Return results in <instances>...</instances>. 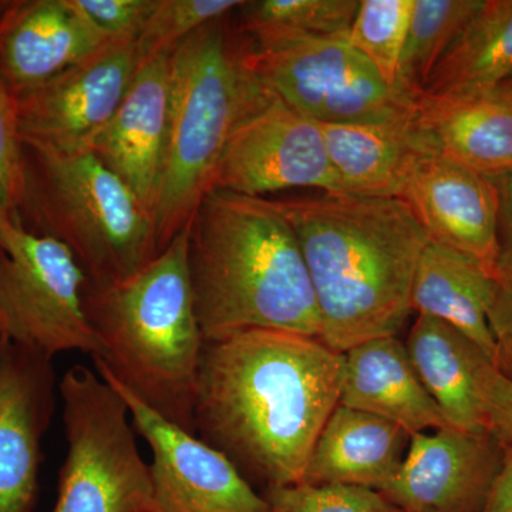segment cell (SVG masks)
Listing matches in <instances>:
<instances>
[{
  "label": "cell",
  "instance_id": "cell-1",
  "mask_svg": "<svg viewBox=\"0 0 512 512\" xmlns=\"http://www.w3.org/2000/svg\"><path fill=\"white\" fill-rule=\"evenodd\" d=\"M342 375L343 353L298 333L255 329L205 342L195 433L252 485L302 483Z\"/></svg>",
  "mask_w": 512,
  "mask_h": 512
},
{
  "label": "cell",
  "instance_id": "cell-2",
  "mask_svg": "<svg viewBox=\"0 0 512 512\" xmlns=\"http://www.w3.org/2000/svg\"><path fill=\"white\" fill-rule=\"evenodd\" d=\"M311 276L319 340L339 353L397 336L430 238L402 198L323 194L278 201Z\"/></svg>",
  "mask_w": 512,
  "mask_h": 512
},
{
  "label": "cell",
  "instance_id": "cell-3",
  "mask_svg": "<svg viewBox=\"0 0 512 512\" xmlns=\"http://www.w3.org/2000/svg\"><path fill=\"white\" fill-rule=\"evenodd\" d=\"M188 274L205 342L268 329L318 338V306L278 201L212 188L190 224Z\"/></svg>",
  "mask_w": 512,
  "mask_h": 512
},
{
  "label": "cell",
  "instance_id": "cell-4",
  "mask_svg": "<svg viewBox=\"0 0 512 512\" xmlns=\"http://www.w3.org/2000/svg\"><path fill=\"white\" fill-rule=\"evenodd\" d=\"M190 225L137 274L109 284L87 279L83 302L97 340L96 372L188 433L205 340L188 274Z\"/></svg>",
  "mask_w": 512,
  "mask_h": 512
},
{
  "label": "cell",
  "instance_id": "cell-5",
  "mask_svg": "<svg viewBox=\"0 0 512 512\" xmlns=\"http://www.w3.org/2000/svg\"><path fill=\"white\" fill-rule=\"evenodd\" d=\"M228 18L208 23L171 52L167 138L151 207L160 251L191 224L232 131L266 93Z\"/></svg>",
  "mask_w": 512,
  "mask_h": 512
},
{
  "label": "cell",
  "instance_id": "cell-6",
  "mask_svg": "<svg viewBox=\"0 0 512 512\" xmlns=\"http://www.w3.org/2000/svg\"><path fill=\"white\" fill-rule=\"evenodd\" d=\"M29 151L35 168L23 207L39 234L70 248L90 282L121 281L161 254L150 208L93 153Z\"/></svg>",
  "mask_w": 512,
  "mask_h": 512
},
{
  "label": "cell",
  "instance_id": "cell-7",
  "mask_svg": "<svg viewBox=\"0 0 512 512\" xmlns=\"http://www.w3.org/2000/svg\"><path fill=\"white\" fill-rule=\"evenodd\" d=\"M66 457L52 512H146L150 464L138 450L120 393L83 365L59 382Z\"/></svg>",
  "mask_w": 512,
  "mask_h": 512
},
{
  "label": "cell",
  "instance_id": "cell-8",
  "mask_svg": "<svg viewBox=\"0 0 512 512\" xmlns=\"http://www.w3.org/2000/svg\"><path fill=\"white\" fill-rule=\"evenodd\" d=\"M241 42L259 82L315 123H390L416 113L419 94L384 82L348 36Z\"/></svg>",
  "mask_w": 512,
  "mask_h": 512
},
{
  "label": "cell",
  "instance_id": "cell-9",
  "mask_svg": "<svg viewBox=\"0 0 512 512\" xmlns=\"http://www.w3.org/2000/svg\"><path fill=\"white\" fill-rule=\"evenodd\" d=\"M87 275L59 239L16 221L8 251L0 249V339L52 357L96 355L84 311Z\"/></svg>",
  "mask_w": 512,
  "mask_h": 512
},
{
  "label": "cell",
  "instance_id": "cell-10",
  "mask_svg": "<svg viewBox=\"0 0 512 512\" xmlns=\"http://www.w3.org/2000/svg\"><path fill=\"white\" fill-rule=\"evenodd\" d=\"M212 188L261 198L292 188L342 194L319 124L268 89L232 131Z\"/></svg>",
  "mask_w": 512,
  "mask_h": 512
},
{
  "label": "cell",
  "instance_id": "cell-11",
  "mask_svg": "<svg viewBox=\"0 0 512 512\" xmlns=\"http://www.w3.org/2000/svg\"><path fill=\"white\" fill-rule=\"evenodd\" d=\"M140 64L136 39L114 40L49 82L18 94L25 147L67 156L89 151L119 109Z\"/></svg>",
  "mask_w": 512,
  "mask_h": 512
},
{
  "label": "cell",
  "instance_id": "cell-12",
  "mask_svg": "<svg viewBox=\"0 0 512 512\" xmlns=\"http://www.w3.org/2000/svg\"><path fill=\"white\" fill-rule=\"evenodd\" d=\"M100 377L123 397L134 431L153 454V494L146 512H269L265 495L224 454L148 409L109 377Z\"/></svg>",
  "mask_w": 512,
  "mask_h": 512
},
{
  "label": "cell",
  "instance_id": "cell-13",
  "mask_svg": "<svg viewBox=\"0 0 512 512\" xmlns=\"http://www.w3.org/2000/svg\"><path fill=\"white\" fill-rule=\"evenodd\" d=\"M503 460L504 443L487 430L414 434L380 494L400 512H484Z\"/></svg>",
  "mask_w": 512,
  "mask_h": 512
},
{
  "label": "cell",
  "instance_id": "cell-14",
  "mask_svg": "<svg viewBox=\"0 0 512 512\" xmlns=\"http://www.w3.org/2000/svg\"><path fill=\"white\" fill-rule=\"evenodd\" d=\"M59 382L52 357L0 339V512H33Z\"/></svg>",
  "mask_w": 512,
  "mask_h": 512
},
{
  "label": "cell",
  "instance_id": "cell-15",
  "mask_svg": "<svg viewBox=\"0 0 512 512\" xmlns=\"http://www.w3.org/2000/svg\"><path fill=\"white\" fill-rule=\"evenodd\" d=\"M431 242L454 249L497 279L500 198L493 178L424 151L402 192Z\"/></svg>",
  "mask_w": 512,
  "mask_h": 512
},
{
  "label": "cell",
  "instance_id": "cell-16",
  "mask_svg": "<svg viewBox=\"0 0 512 512\" xmlns=\"http://www.w3.org/2000/svg\"><path fill=\"white\" fill-rule=\"evenodd\" d=\"M70 0L8 2L0 10V76L18 96L107 45Z\"/></svg>",
  "mask_w": 512,
  "mask_h": 512
},
{
  "label": "cell",
  "instance_id": "cell-17",
  "mask_svg": "<svg viewBox=\"0 0 512 512\" xmlns=\"http://www.w3.org/2000/svg\"><path fill=\"white\" fill-rule=\"evenodd\" d=\"M170 56L164 53L140 64L119 109L89 148L150 211L167 138Z\"/></svg>",
  "mask_w": 512,
  "mask_h": 512
},
{
  "label": "cell",
  "instance_id": "cell-18",
  "mask_svg": "<svg viewBox=\"0 0 512 512\" xmlns=\"http://www.w3.org/2000/svg\"><path fill=\"white\" fill-rule=\"evenodd\" d=\"M414 130L421 148L485 175L512 173V82L464 100L420 96Z\"/></svg>",
  "mask_w": 512,
  "mask_h": 512
},
{
  "label": "cell",
  "instance_id": "cell-19",
  "mask_svg": "<svg viewBox=\"0 0 512 512\" xmlns=\"http://www.w3.org/2000/svg\"><path fill=\"white\" fill-rule=\"evenodd\" d=\"M339 404L392 421L410 436L450 427L397 336L367 340L343 353Z\"/></svg>",
  "mask_w": 512,
  "mask_h": 512
},
{
  "label": "cell",
  "instance_id": "cell-20",
  "mask_svg": "<svg viewBox=\"0 0 512 512\" xmlns=\"http://www.w3.org/2000/svg\"><path fill=\"white\" fill-rule=\"evenodd\" d=\"M410 439L392 421L338 404L313 446L302 483L382 493L402 466Z\"/></svg>",
  "mask_w": 512,
  "mask_h": 512
},
{
  "label": "cell",
  "instance_id": "cell-21",
  "mask_svg": "<svg viewBox=\"0 0 512 512\" xmlns=\"http://www.w3.org/2000/svg\"><path fill=\"white\" fill-rule=\"evenodd\" d=\"M404 345L448 426L484 431L480 377L490 357L460 330L426 315L417 316Z\"/></svg>",
  "mask_w": 512,
  "mask_h": 512
},
{
  "label": "cell",
  "instance_id": "cell-22",
  "mask_svg": "<svg viewBox=\"0 0 512 512\" xmlns=\"http://www.w3.org/2000/svg\"><path fill=\"white\" fill-rule=\"evenodd\" d=\"M414 114L390 123L319 124L342 194L402 197L407 177L424 153Z\"/></svg>",
  "mask_w": 512,
  "mask_h": 512
},
{
  "label": "cell",
  "instance_id": "cell-23",
  "mask_svg": "<svg viewBox=\"0 0 512 512\" xmlns=\"http://www.w3.org/2000/svg\"><path fill=\"white\" fill-rule=\"evenodd\" d=\"M497 279L468 256L429 242L420 256L412 288V309L460 330L494 359V339L488 325Z\"/></svg>",
  "mask_w": 512,
  "mask_h": 512
},
{
  "label": "cell",
  "instance_id": "cell-24",
  "mask_svg": "<svg viewBox=\"0 0 512 512\" xmlns=\"http://www.w3.org/2000/svg\"><path fill=\"white\" fill-rule=\"evenodd\" d=\"M512 82V0H484L421 96L464 100Z\"/></svg>",
  "mask_w": 512,
  "mask_h": 512
},
{
  "label": "cell",
  "instance_id": "cell-25",
  "mask_svg": "<svg viewBox=\"0 0 512 512\" xmlns=\"http://www.w3.org/2000/svg\"><path fill=\"white\" fill-rule=\"evenodd\" d=\"M484 0H414L409 33L400 59L399 82L423 94L431 74Z\"/></svg>",
  "mask_w": 512,
  "mask_h": 512
},
{
  "label": "cell",
  "instance_id": "cell-26",
  "mask_svg": "<svg viewBox=\"0 0 512 512\" xmlns=\"http://www.w3.org/2000/svg\"><path fill=\"white\" fill-rule=\"evenodd\" d=\"M359 0H254L242 2L239 33L248 39L348 36Z\"/></svg>",
  "mask_w": 512,
  "mask_h": 512
},
{
  "label": "cell",
  "instance_id": "cell-27",
  "mask_svg": "<svg viewBox=\"0 0 512 512\" xmlns=\"http://www.w3.org/2000/svg\"><path fill=\"white\" fill-rule=\"evenodd\" d=\"M414 0H360L348 42L390 86L399 82L400 59Z\"/></svg>",
  "mask_w": 512,
  "mask_h": 512
},
{
  "label": "cell",
  "instance_id": "cell-28",
  "mask_svg": "<svg viewBox=\"0 0 512 512\" xmlns=\"http://www.w3.org/2000/svg\"><path fill=\"white\" fill-rule=\"evenodd\" d=\"M241 5V0H157L136 37L140 63L173 52L192 33Z\"/></svg>",
  "mask_w": 512,
  "mask_h": 512
},
{
  "label": "cell",
  "instance_id": "cell-29",
  "mask_svg": "<svg viewBox=\"0 0 512 512\" xmlns=\"http://www.w3.org/2000/svg\"><path fill=\"white\" fill-rule=\"evenodd\" d=\"M264 495L269 512H400L377 491L350 485L299 483Z\"/></svg>",
  "mask_w": 512,
  "mask_h": 512
},
{
  "label": "cell",
  "instance_id": "cell-30",
  "mask_svg": "<svg viewBox=\"0 0 512 512\" xmlns=\"http://www.w3.org/2000/svg\"><path fill=\"white\" fill-rule=\"evenodd\" d=\"M28 188L26 147L20 134L18 97L0 76V202L19 215Z\"/></svg>",
  "mask_w": 512,
  "mask_h": 512
},
{
  "label": "cell",
  "instance_id": "cell-31",
  "mask_svg": "<svg viewBox=\"0 0 512 512\" xmlns=\"http://www.w3.org/2000/svg\"><path fill=\"white\" fill-rule=\"evenodd\" d=\"M74 9L107 42L136 39L157 0H70Z\"/></svg>",
  "mask_w": 512,
  "mask_h": 512
},
{
  "label": "cell",
  "instance_id": "cell-32",
  "mask_svg": "<svg viewBox=\"0 0 512 512\" xmlns=\"http://www.w3.org/2000/svg\"><path fill=\"white\" fill-rule=\"evenodd\" d=\"M485 430L512 446V382L488 362L480 377Z\"/></svg>",
  "mask_w": 512,
  "mask_h": 512
},
{
  "label": "cell",
  "instance_id": "cell-33",
  "mask_svg": "<svg viewBox=\"0 0 512 512\" xmlns=\"http://www.w3.org/2000/svg\"><path fill=\"white\" fill-rule=\"evenodd\" d=\"M488 325L494 339L493 365L512 382V275L500 272L490 312Z\"/></svg>",
  "mask_w": 512,
  "mask_h": 512
},
{
  "label": "cell",
  "instance_id": "cell-34",
  "mask_svg": "<svg viewBox=\"0 0 512 512\" xmlns=\"http://www.w3.org/2000/svg\"><path fill=\"white\" fill-rule=\"evenodd\" d=\"M497 185L498 198H500V225H498V237H500V265L498 274L512 275V173L493 178Z\"/></svg>",
  "mask_w": 512,
  "mask_h": 512
},
{
  "label": "cell",
  "instance_id": "cell-35",
  "mask_svg": "<svg viewBox=\"0 0 512 512\" xmlns=\"http://www.w3.org/2000/svg\"><path fill=\"white\" fill-rule=\"evenodd\" d=\"M484 512H512V446L504 444V460Z\"/></svg>",
  "mask_w": 512,
  "mask_h": 512
},
{
  "label": "cell",
  "instance_id": "cell-36",
  "mask_svg": "<svg viewBox=\"0 0 512 512\" xmlns=\"http://www.w3.org/2000/svg\"><path fill=\"white\" fill-rule=\"evenodd\" d=\"M19 215L12 217L0 202V249L8 251L10 241H12L13 232H15L16 221Z\"/></svg>",
  "mask_w": 512,
  "mask_h": 512
},
{
  "label": "cell",
  "instance_id": "cell-37",
  "mask_svg": "<svg viewBox=\"0 0 512 512\" xmlns=\"http://www.w3.org/2000/svg\"><path fill=\"white\" fill-rule=\"evenodd\" d=\"M5 5H6V2H0V10H2L3 8H5Z\"/></svg>",
  "mask_w": 512,
  "mask_h": 512
}]
</instances>
